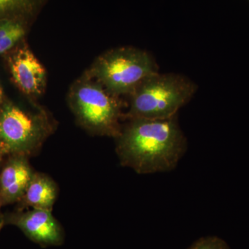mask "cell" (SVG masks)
<instances>
[{
	"mask_svg": "<svg viewBox=\"0 0 249 249\" xmlns=\"http://www.w3.org/2000/svg\"><path fill=\"white\" fill-rule=\"evenodd\" d=\"M116 141L121 165L141 175L175 169L188 147L178 115L164 120L128 119Z\"/></svg>",
	"mask_w": 249,
	"mask_h": 249,
	"instance_id": "obj_1",
	"label": "cell"
},
{
	"mask_svg": "<svg viewBox=\"0 0 249 249\" xmlns=\"http://www.w3.org/2000/svg\"><path fill=\"white\" fill-rule=\"evenodd\" d=\"M197 85L178 73H160L147 77L129 95L125 119L164 120L178 115L197 90Z\"/></svg>",
	"mask_w": 249,
	"mask_h": 249,
	"instance_id": "obj_2",
	"label": "cell"
},
{
	"mask_svg": "<svg viewBox=\"0 0 249 249\" xmlns=\"http://www.w3.org/2000/svg\"><path fill=\"white\" fill-rule=\"evenodd\" d=\"M159 72L151 53L135 47H122L100 55L86 73L108 92L121 98L129 96L147 77Z\"/></svg>",
	"mask_w": 249,
	"mask_h": 249,
	"instance_id": "obj_3",
	"label": "cell"
},
{
	"mask_svg": "<svg viewBox=\"0 0 249 249\" xmlns=\"http://www.w3.org/2000/svg\"><path fill=\"white\" fill-rule=\"evenodd\" d=\"M69 103L77 121L88 132L117 138L122 125L123 102L88 76L76 80L69 92Z\"/></svg>",
	"mask_w": 249,
	"mask_h": 249,
	"instance_id": "obj_4",
	"label": "cell"
},
{
	"mask_svg": "<svg viewBox=\"0 0 249 249\" xmlns=\"http://www.w3.org/2000/svg\"><path fill=\"white\" fill-rule=\"evenodd\" d=\"M43 111L28 112L13 104L0 111V152L3 155H34L53 132Z\"/></svg>",
	"mask_w": 249,
	"mask_h": 249,
	"instance_id": "obj_5",
	"label": "cell"
},
{
	"mask_svg": "<svg viewBox=\"0 0 249 249\" xmlns=\"http://www.w3.org/2000/svg\"><path fill=\"white\" fill-rule=\"evenodd\" d=\"M7 224L16 226L33 242L44 247L61 245L63 230L60 223L47 210H19L4 217Z\"/></svg>",
	"mask_w": 249,
	"mask_h": 249,
	"instance_id": "obj_6",
	"label": "cell"
},
{
	"mask_svg": "<svg viewBox=\"0 0 249 249\" xmlns=\"http://www.w3.org/2000/svg\"><path fill=\"white\" fill-rule=\"evenodd\" d=\"M8 63L15 83L23 93L37 96L44 92L47 83L45 68L27 45L14 51Z\"/></svg>",
	"mask_w": 249,
	"mask_h": 249,
	"instance_id": "obj_7",
	"label": "cell"
},
{
	"mask_svg": "<svg viewBox=\"0 0 249 249\" xmlns=\"http://www.w3.org/2000/svg\"><path fill=\"white\" fill-rule=\"evenodd\" d=\"M34 173L27 157L11 156L0 173V204L19 203Z\"/></svg>",
	"mask_w": 249,
	"mask_h": 249,
	"instance_id": "obj_8",
	"label": "cell"
},
{
	"mask_svg": "<svg viewBox=\"0 0 249 249\" xmlns=\"http://www.w3.org/2000/svg\"><path fill=\"white\" fill-rule=\"evenodd\" d=\"M58 186L46 174L35 172L22 199L19 201L21 209L52 211L58 197Z\"/></svg>",
	"mask_w": 249,
	"mask_h": 249,
	"instance_id": "obj_9",
	"label": "cell"
},
{
	"mask_svg": "<svg viewBox=\"0 0 249 249\" xmlns=\"http://www.w3.org/2000/svg\"><path fill=\"white\" fill-rule=\"evenodd\" d=\"M26 34L23 19L6 18L0 19V55L7 53Z\"/></svg>",
	"mask_w": 249,
	"mask_h": 249,
	"instance_id": "obj_10",
	"label": "cell"
},
{
	"mask_svg": "<svg viewBox=\"0 0 249 249\" xmlns=\"http://www.w3.org/2000/svg\"><path fill=\"white\" fill-rule=\"evenodd\" d=\"M41 1L31 0H0V19H23L32 16L38 9Z\"/></svg>",
	"mask_w": 249,
	"mask_h": 249,
	"instance_id": "obj_11",
	"label": "cell"
},
{
	"mask_svg": "<svg viewBox=\"0 0 249 249\" xmlns=\"http://www.w3.org/2000/svg\"><path fill=\"white\" fill-rule=\"evenodd\" d=\"M189 249H229L227 244L217 237H206L196 241Z\"/></svg>",
	"mask_w": 249,
	"mask_h": 249,
	"instance_id": "obj_12",
	"label": "cell"
},
{
	"mask_svg": "<svg viewBox=\"0 0 249 249\" xmlns=\"http://www.w3.org/2000/svg\"><path fill=\"white\" fill-rule=\"evenodd\" d=\"M1 205L0 204V231H1V228H2L3 225H4L5 223L4 216H3V214L1 212Z\"/></svg>",
	"mask_w": 249,
	"mask_h": 249,
	"instance_id": "obj_13",
	"label": "cell"
},
{
	"mask_svg": "<svg viewBox=\"0 0 249 249\" xmlns=\"http://www.w3.org/2000/svg\"><path fill=\"white\" fill-rule=\"evenodd\" d=\"M1 100H2V89H1V85H0V104H1Z\"/></svg>",
	"mask_w": 249,
	"mask_h": 249,
	"instance_id": "obj_14",
	"label": "cell"
},
{
	"mask_svg": "<svg viewBox=\"0 0 249 249\" xmlns=\"http://www.w3.org/2000/svg\"><path fill=\"white\" fill-rule=\"evenodd\" d=\"M1 157H2V155H1V152H0V164H1Z\"/></svg>",
	"mask_w": 249,
	"mask_h": 249,
	"instance_id": "obj_15",
	"label": "cell"
}]
</instances>
